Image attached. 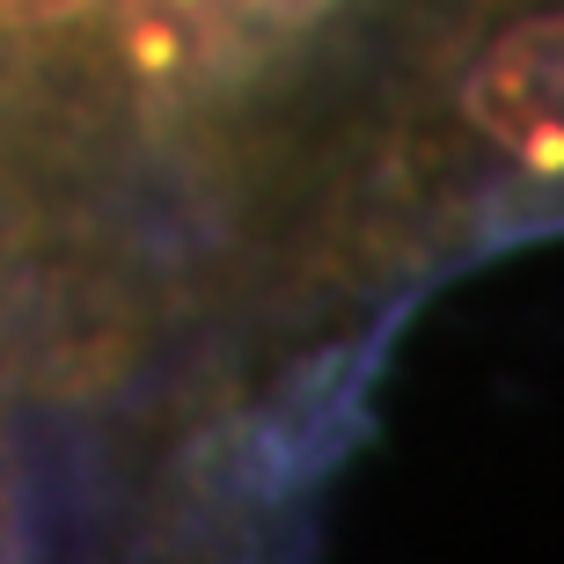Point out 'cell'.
<instances>
[{
    "mask_svg": "<svg viewBox=\"0 0 564 564\" xmlns=\"http://www.w3.org/2000/svg\"><path fill=\"white\" fill-rule=\"evenodd\" d=\"M469 118L521 169L564 176V15H535L484 52L469 74Z\"/></svg>",
    "mask_w": 564,
    "mask_h": 564,
    "instance_id": "1",
    "label": "cell"
},
{
    "mask_svg": "<svg viewBox=\"0 0 564 564\" xmlns=\"http://www.w3.org/2000/svg\"><path fill=\"white\" fill-rule=\"evenodd\" d=\"M235 0H118V59L147 88L198 82L228 44Z\"/></svg>",
    "mask_w": 564,
    "mask_h": 564,
    "instance_id": "2",
    "label": "cell"
},
{
    "mask_svg": "<svg viewBox=\"0 0 564 564\" xmlns=\"http://www.w3.org/2000/svg\"><path fill=\"white\" fill-rule=\"evenodd\" d=\"M96 8V0H0V22H15V30H44V22H66Z\"/></svg>",
    "mask_w": 564,
    "mask_h": 564,
    "instance_id": "3",
    "label": "cell"
},
{
    "mask_svg": "<svg viewBox=\"0 0 564 564\" xmlns=\"http://www.w3.org/2000/svg\"><path fill=\"white\" fill-rule=\"evenodd\" d=\"M242 15H257V22H279V30H301V22H315L330 0H235Z\"/></svg>",
    "mask_w": 564,
    "mask_h": 564,
    "instance_id": "4",
    "label": "cell"
}]
</instances>
